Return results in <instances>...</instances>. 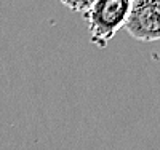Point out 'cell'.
I'll return each mask as SVG.
<instances>
[{
  "instance_id": "cell-3",
  "label": "cell",
  "mask_w": 160,
  "mask_h": 150,
  "mask_svg": "<svg viewBox=\"0 0 160 150\" xmlns=\"http://www.w3.org/2000/svg\"><path fill=\"white\" fill-rule=\"evenodd\" d=\"M96 0H61V3L66 5L68 8H71L72 11H77V13H83L88 11V8L95 3Z\"/></svg>"
},
{
  "instance_id": "cell-2",
  "label": "cell",
  "mask_w": 160,
  "mask_h": 150,
  "mask_svg": "<svg viewBox=\"0 0 160 150\" xmlns=\"http://www.w3.org/2000/svg\"><path fill=\"white\" fill-rule=\"evenodd\" d=\"M123 29L136 40H160V0H133Z\"/></svg>"
},
{
  "instance_id": "cell-1",
  "label": "cell",
  "mask_w": 160,
  "mask_h": 150,
  "mask_svg": "<svg viewBox=\"0 0 160 150\" xmlns=\"http://www.w3.org/2000/svg\"><path fill=\"white\" fill-rule=\"evenodd\" d=\"M131 2L133 0H96L83 13L93 45L99 48L108 46L114 35L125 26Z\"/></svg>"
}]
</instances>
